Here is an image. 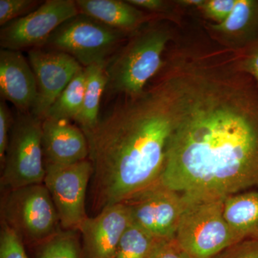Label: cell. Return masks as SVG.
Returning <instances> with one entry per match:
<instances>
[{
	"label": "cell",
	"mask_w": 258,
	"mask_h": 258,
	"mask_svg": "<svg viewBox=\"0 0 258 258\" xmlns=\"http://www.w3.org/2000/svg\"><path fill=\"white\" fill-rule=\"evenodd\" d=\"M173 129L159 182L190 201L258 186V86L232 67L204 61L164 78Z\"/></svg>",
	"instance_id": "6da1fadb"
},
{
	"label": "cell",
	"mask_w": 258,
	"mask_h": 258,
	"mask_svg": "<svg viewBox=\"0 0 258 258\" xmlns=\"http://www.w3.org/2000/svg\"><path fill=\"white\" fill-rule=\"evenodd\" d=\"M120 96L94 128L83 132L93 167V208L98 213L159 182L172 132L164 80L137 96Z\"/></svg>",
	"instance_id": "7a4b0ae2"
},
{
	"label": "cell",
	"mask_w": 258,
	"mask_h": 258,
	"mask_svg": "<svg viewBox=\"0 0 258 258\" xmlns=\"http://www.w3.org/2000/svg\"><path fill=\"white\" fill-rule=\"evenodd\" d=\"M170 39V32L159 25H148L137 30L107 61L106 89L125 96L144 92L149 80L162 67L163 52Z\"/></svg>",
	"instance_id": "3957f363"
},
{
	"label": "cell",
	"mask_w": 258,
	"mask_h": 258,
	"mask_svg": "<svg viewBox=\"0 0 258 258\" xmlns=\"http://www.w3.org/2000/svg\"><path fill=\"white\" fill-rule=\"evenodd\" d=\"M224 199L189 201L175 238L189 258H215L242 241L224 216Z\"/></svg>",
	"instance_id": "277c9868"
},
{
	"label": "cell",
	"mask_w": 258,
	"mask_h": 258,
	"mask_svg": "<svg viewBox=\"0 0 258 258\" xmlns=\"http://www.w3.org/2000/svg\"><path fill=\"white\" fill-rule=\"evenodd\" d=\"M3 221L24 243L37 245L62 230L46 186L29 185L8 191L2 203Z\"/></svg>",
	"instance_id": "5b68a950"
},
{
	"label": "cell",
	"mask_w": 258,
	"mask_h": 258,
	"mask_svg": "<svg viewBox=\"0 0 258 258\" xmlns=\"http://www.w3.org/2000/svg\"><path fill=\"white\" fill-rule=\"evenodd\" d=\"M42 124V120L30 112H22L14 120L1 176L7 191L44 182Z\"/></svg>",
	"instance_id": "8992f818"
},
{
	"label": "cell",
	"mask_w": 258,
	"mask_h": 258,
	"mask_svg": "<svg viewBox=\"0 0 258 258\" xmlns=\"http://www.w3.org/2000/svg\"><path fill=\"white\" fill-rule=\"evenodd\" d=\"M126 35V32L79 13L56 29L45 46L69 54L86 68L106 63Z\"/></svg>",
	"instance_id": "52a82bcc"
},
{
	"label": "cell",
	"mask_w": 258,
	"mask_h": 258,
	"mask_svg": "<svg viewBox=\"0 0 258 258\" xmlns=\"http://www.w3.org/2000/svg\"><path fill=\"white\" fill-rule=\"evenodd\" d=\"M44 184L58 214L62 230L78 231L88 218L86 197L93 167L89 159L75 164H45Z\"/></svg>",
	"instance_id": "ba28073f"
},
{
	"label": "cell",
	"mask_w": 258,
	"mask_h": 258,
	"mask_svg": "<svg viewBox=\"0 0 258 258\" xmlns=\"http://www.w3.org/2000/svg\"><path fill=\"white\" fill-rule=\"evenodd\" d=\"M79 14L76 1L47 0L30 14L2 27V49L20 51L45 46L56 29Z\"/></svg>",
	"instance_id": "9c48e42d"
},
{
	"label": "cell",
	"mask_w": 258,
	"mask_h": 258,
	"mask_svg": "<svg viewBox=\"0 0 258 258\" xmlns=\"http://www.w3.org/2000/svg\"><path fill=\"white\" fill-rule=\"evenodd\" d=\"M132 221L157 239L175 237L189 201L184 195L158 182L125 202Z\"/></svg>",
	"instance_id": "30bf717a"
},
{
	"label": "cell",
	"mask_w": 258,
	"mask_h": 258,
	"mask_svg": "<svg viewBox=\"0 0 258 258\" xmlns=\"http://www.w3.org/2000/svg\"><path fill=\"white\" fill-rule=\"evenodd\" d=\"M28 57L37 91L30 113L43 120L52 103L84 68L69 54L42 47L29 50Z\"/></svg>",
	"instance_id": "8fae6325"
},
{
	"label": "cell",
	"mask_w": 258,
	"mask_h": 258,
	"mask_svg": "<svg viewBox=\"0 0 258 258\" xmlns=\"http://www.w3.org/2000/svg\"><path fill=\"white\" fill-rule=\"evenodd\" d=\"M132 222L130 209L125 203L115 204L88 217L79 230L83 258H115L120 238Z\"/></svg>",
	"instance_id": "7c38bea8"
},
{
	"label": "cell",
	"mask_w": 258,
	"mask_h": 258,
	"mask_svg": "<svg viewBox=\"0 0 258 258\" xmlns=\"http://www.w3.org/2000/svg\"><path fill=\"white\" fill-rule=\"evenodd\" d=\"M42 144L45 164H75L89 157L86 134L71 120H42Z\"/></svg>",
	"instance_id": "4fadbf2b"
},
{
	"label": "cell",
	"mask_w": 258,
	"mask_h": 258,
	"mask_svg": "<svg viewBox=\"0 0 258 258\" xmlns=\"http://www.w3.org/2000/svg\"><path fill=\"white\" fill-rule=\"evenodd\" d=\"M0 93L23 113L31 112L37 98V83L29 61L20 51L0 50Z\"/></svg>",
	"instance_id": "5bb4252c"
},
{
	"label": "cell",
	"mask_w": 258,
	"mask_h": 258,
	"mask_svg": "<svg viewBox=\"0 0 258 258\" xmlns=\"http://www.w3.org/2000/svg\"><path fill=\"white\" fill-rule=\"evenodd\" d=\"M79 13L128 33L136 32L147 21L143 12L127 1L120 0H77Z\"/></svg>",
	"instance_id": "9a60e30c"
},
{
	"label": "cell",
	"mask_w": 258,
	"mask_h": 258,
	"mask_svg": "<svg viewBox=\"0 0 258 258\" xmlns=\"http://www.w3.org/2000/svg\"><path fill=\"white\" fill-rule=\"evenodd\" d=\"M210 28L231 45L250 41L258 31V1L237 0L228 18L223 23L210 25Z\"/></svg>",
	"instance_id": "2e32d148"
},
{
	"label": "cell",
	"mask_w": 258,
	"mask_h": 258,
	"mask_svg": "<svg viewBox=\"0 0 258 258\" xmlns=\"http://www.w3.org/2000/svg\"><path fill=\"white\" fill-rule=\"evenodd\" d=\"M224 216L241 240H258V191H242L224 199Z\"/></svg>",
	"instance_id": "e0dca14e"
},
{
	"label": "cell",
	"mask_w": 258,
	"mask_h": 258,
	"mask_svg": "<svg viewBox=\"0 0 258 258\" xmlns=\"http://www.w3.org/2000/svg\"><path fill=\"white\" fill-rule=\"evenodd\" d=\"M106 63L93 64L85 68L86 88L81 111L75 121L83 132L96 126L100 118V107L103 92L106 91L107 77Z\"/></svg>",
	"instance_id": "ac0fdd59"
},
{
	"label": "cell",
	"mask_w": 258,
	"mask_h": 258,
	"mask_svg": "<svg viewBox=\"0 0 258 258\" xmlns=\"http://www.w3.org/2000/svg\"><path fill=\"white\" fill-rule=\"evenodd\" d=\"M85 68L76 75L47 111L45 118L76 120L82 108L86 88Z\"/></svg>",
	"instance_id": "d6986e66"
},
{
	"label": "cell",
	"mask_w": 258,
	"mask_h": 258,
	"mask_svg": "<svg viewBox=\"0 0 258 258\" xmlns=\"http://www.w3.org/2000/svg\"><path fill=\"white\" fill-rule=\"evenodd\" d=\"M79 232L62 230L36 245V258H83Z\"/></svg>",
	"instance_id": "ffe728a7"
},
{
	"label": "cell",
	"mask_w": 258,
	"mask_h": 258,
	"mask_svg": "<svg viewBox=\"0 0 258 258\" xmlns=\"http://www.w3.org/2000/svg\"><path fill=\"white\" fill-rule=\"evenodd\" d=\"M157 240L132 221L120 238L115 258H147Z\"/></svg>",
	"instance_id": "44dd1931"
},
{
	"label": "cell",
	"mask_w": 258,
	"mask_h": 258,
	"mask_svg": "<svg viewBox=\"0 0 258 258\" xmlns=\"http://www.w3.org/2000/svg\"><path fill=\"white\" fill-rule=\"evenodd\" d=\"M41 2L36 0H0V25L23 18L37 9Z\"/></svg>",
	"instance_id": "7402d4cb"
},
{
	"label": "cell",
	"mask_w": 258,
	"mask_h": 258,
	"mask_svg": "<svg viewBox=\"0 0 258 258\" xmlns=\"http://www.w3.org/2000/svg\"><path fill=\"white\" fill-rule=\"evenodd\" d=\"M0 258H28L23 241L4 222L0 234Z\"/></svg>",
	"instance_id": "603a6c76"
},
{
	"label": "cell",
	"mask_w": 258,
	"mask_h": 258,
	"mask_svg": "<svg viewBox=\"0 0 258 258\" xmlns=\"http://www.w3.org/2000/svg\"><path fill=\"white\" fill-rule=\"evenodd\" d=\"M237 0H205L202 10L205 16L216 24L223 23L228 18Z\"/></svg>",
	"instance_id": "cb8c5ba5"
},
{
	"label": "cell",
	"mask_w": 258,
	"mask_h": 258,
	"mask_svg": "<svg viewBox=\"0 0 258 258\" xmlns=\"http://www.w3.org/2000/svg\"><path fill=\"white\" fill-rule=\"evenodd\" d=\"M147 258H189L175 237L157 239Z\"/></svg>",
	"instance_id": "d4e9b609"
},
{
	"label": "cell",
	"mask_w": 258,
	"mask_h": 258,
	"mask_svg": "<svg viewBox=\"0 0 258 258\" xmlns=\"http://www.w3.org/2000/svg\"><path fill=\"white\" fill-rule=\"evenodd\" d=\"M215 258H258V240L248 238L236 242Z\"/></svg>",
	"instance_id": "484cf974"
},
{
	"label": "cell",
	"mask_w": 258,
	"mask_h": 258,
	"mask_svg": "<svg viewBox=\"0 0 258 258\" xmlns=\"http://www.w3.org/2000/svg\"><path fill=\"white\" fill-rule=\"evenodd\" d=\"M14 123L8 105L5 100L0 101V161L2 165L4 163L5 155L10 140V132Z\"/></svg>",
	"instance_id": "4316f807"
},
{
	"label": "cell",
	"mask_w": 258,
	"mask_h": 258,
	"mask_svg": "<svg viewBox=\"0 0 258 258\" xmlns=\"http://www.w3.org/2000/svg\"><path fill=\"white\" fill-rule=\"evenodd\" d=\"M238 68L258 83V45L239 61Z\"/></svg>",
	"instance_id": "83f0119b"
},
{
	"label": "cell",
	"mask_w": 258,
	"mask_h": 258,
	"mask_svg": "<svg viewBox=\"0 0 258 258\" xmlns=\"http://www.w3.org/2000/svg\"><path fill=\"white\" fill-rule=\"evenodd\" d=\"M128 3L139 9L148 10L153 13H161L167 8L166 2L162 0H128Z\"/></svg>",
	"instance_id": "f1b7e54d"
},
{
	"label": "cell",
	"mask_w": 258,
	"mask_h": 258,
	"mask_svg": "<svg viewBox=\"0 0 258 258\" xmlns=\"http://www.w3.org/2000/svg\"><path fill=\"white\" fill-rule=\"evenodd\" d=\"M205 2V0H180V1H177L176 3L178 4L183 5V6L197 8L200 9Z\"/></svg>",
	"instance_id": "f546056e"
}]
</instances>
